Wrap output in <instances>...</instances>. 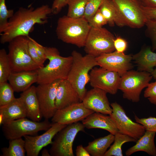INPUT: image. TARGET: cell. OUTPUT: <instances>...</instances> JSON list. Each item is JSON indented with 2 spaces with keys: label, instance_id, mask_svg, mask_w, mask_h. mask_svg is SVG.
I'll list each match as a JSON object with an SVG mask.
<instances>
[{
  "label": "cell",
  "instance_id": "cell-33",
  "mask_svg": "<svg viewBox=\"0 0 156 156\" xmlns=\"http://www.w3.org/2000/svg\"><path fill=\"white\" fill-rule=\"evenodd\" d=\"M105 0H87L83 17L88 22Z\"/></svg>",
  "mask_w": 156,
  "mask_h": 156
},
{
  "label": "cell",
  "instance_id": "cell-22",
  "mask_svg": "<svg viewBox=\"0 0 156 156\" xmlns=\"http://www.w3.org/2000/svg\"><path fill=\"white\" fill-rule=\"evenodd\" d=\"M27 117L25 107L19 98L6 105L0 106V125Z\"/></svg>",
  "mask_w": 156,
  "mask_h": 156
},
{
  "label": "cell",
  "instance_id": "cell-42",
  "mask_svg": "<svg viewBox=\"0 0 156 156\" xmlns=\"http://www.w3.org/2000/svg\"><path fill=\"white\" fill-rule=\"evenodd\" d=\"M37 52L42 60L44 62L47 59L45 54V47H44L33 39Z\"/></svg>",
  "mask_w": 156,
  "mask_h": 156
},
{
  "label": "cell",
  "instance_id": "cell-23",
  "mask_svg": "<svg viewBox=\"0 0 156 156\" xmlns=\"http://www.w3.org/2000/svg\"><path fill=\"white\" fill-rule=\"evenodd\" d=\"M156 133L155 132L146 131L137 141L136 144L126 151V155L129 156L135 152L142 151L150 155L156 156V147L154 142Z\"/></svg>",
  "mask_w": 156,
  "mask_h": 156
},
{
  "label": "cell",
  "instance_id": "cell-35",
  "mask_svg": "<svg viewBox=\"0 0 156 156\" xmlns=\"http://www.w3.org/2000/svg\"><path fill=\"white\" fill-rule=\"evenodd\" d=\"M134 118L136 122L142 125L146 131L156 133V117L150 116L146 118H139L135 115Z\"/></svg>",
  "mask_w": 156,
  "mask_h": 156
},
{
  "label": "cell",
  "instance_id": "cell-45",
  "mask_svg": "<svg viewBox=\"0 0 156 156\" xmlns=\"http://www.w3.org/2000/svg\"><path fill=\"white\" fill-rule=\"evenodd\" d=\"M42 156H51V155L49 153V151L46 149H44L42 150L41 153Z\"/></svg>",
  "mask_w": 156,
  "mask_h": 156
},
{
  "label": "cell",
  "instance_id": "cell-1",
  "mask_svg": "<svg viewBox=\"0 0 156 156\" xmlns=\"http://www.w3.org/2000/svg\"><path fill=\"white\" fill-rule=\"evenodd\" d=\"M52 13L51 8L47 5L35 9L32 7H20L10 18L5 28L0 34L1 44L9 42L16 37L28 36L36 24L47 23L48 16Z\"/></svg>",
  "mask_w": 156,
  "mask_h": 156
},
{
  "label": "cell",
  "instance_id": "cell-36",
  "mask_svg": "<svg viewBox=\"0 0 156 156\" xmlns=\"http://www.w3.org/2000/svg\"><path fill=\"white\" fill-rule=\"evenodd\" d=\"M91 27L99 28L107 24V21L99 9L88 22Z\"/></svg>",
  "mask_w": 156,
  "mask_h": 156
},
{
  "label": "cell",
  "instance_id": "cell-27",
  "mask_svg": "<svg viewBox=\"0 0 156 156\" xmlns=\"http://www.w3.org/2000/svg\"><path fill=\"white\" fill-rule=\"evenodd\" d=\"M135 139L118 132L114 135L113 144L107 150L104 156H122V147L123 144L129 142H136Z\"/></svg>",
  "mask_w": 156,
  "mask_h": 156
},
{
  "label": "cell",
  "instance_id": "cell-28",
  "mask_svg": "<svg viewBox=\"0 0 156 156\" xmlns=\"http://www.w3.org/2000/svg\"><path fill=\"white\" fill-rule=\"evenodd\" d=\"M2 156H25V141L22 138L9 140L8 147L1 148Z\"/></svg>",
  "mask_w": 156,
  "mask_h": 156
},
{
  "label": "cell",
  "instance_id": "cell-25",
  "mask_svg": "<svg viewBox=\"0 0 156 156\" xmlns=\"http://www.w3.org/2000/svg\"><path fill=\"white\" fill-rule=\"evenodd\" d=\"M99 9L111 27L116 24L119 27L126 26V24L112 0H105Z\"/></svg>",
  "mask_w": 156,
  "mask_h": 156
},
{
  "label": "cell",
  "instance_id": "cell-19",
  "mask_svg": "<svg viewBox=\"0 0 156 156\" xmlns=\"http://www.w3.org/2000/svg\"><path fill=\"white\" fill-rule=\"evenodd\" d=\"M19 98L25 107L27 117L32 120L40 122L43 117L36 93V87L31 86L22 92Z\"/></svg>",
  "mask_w": 156,
  "mask_h": 156
},
{
  "label": "cell",
  "instance_id": "cell-34",
  "mask_svg": "<svg viewBox=\"0 0 156 156\" xmlns=\"http://www.w3.org/2000/svg\"><path fill=\"white\" fill-rule=\"evenodd\" d=\"M146 33L150 39L152 44V50H156V20H147Z\"/></svg>",
  "mask_w": 156,
  "mask_h": 156
},
{
  "label": "cell",
  "instance_id": "cell-11",
  "mask_svg": "<svg viewBox=\"0 0 156 156\" xmlns=\"http://www.w3.org/2000/svg\"><path fill=\"white\" fill-rule=\"evenodd\" d=\"M112 109L109 115L114 121L119 132L137 140L146 130L142 125L133 121L126 114L122 107L116 102L110 104Z\"/></svg>",
  "mask_w": 156,
  "mask_h": 156
},
{
  "label": "cell",
  "instance_id": "cell-2",
  "mask_svg": "<svg viewBox=\"0 0 156 156\" xmlns=\"http://www.w3.org/2000/svg\"><path fill=\"white\" fill-rule=\"evenodd\" d=\"M45 54L49 62L37 70L38 84L50 83L56 80L66 79L72 62V57L61 56L54 47H45Z\"/></svg>",
  "mask_w": 156,
  "mask_h": 156
},
{
  "label": "cell",
  "instance_id": "cell-8",
  "mask_svg": "<svg viewBox=\"0 0 156 156\" xmlns=\"http://www.w3.org/2000/svg\"><path fill=\"white\" fill-rule=\"evenodd\" d=\"M52 124L48 119L36 122L25 118L3 125L2 130L6 138L11 140L22 138L26 135H36L40 131L48 130Z\"/></svg>",
  "mask_w": 156,
  "mask_h": 156
},
{
  "label": "cell",
  "instance_id": "cell-43",
  "mask_svg": "<svg viewBox=\"0 0 156 156\" xmlns=\"http://www.w3.org/2000/svg\"><path fill=\"white\" fill-rule=\"evenodd\" d=\"M77 156H90L91 155L82 145H78L76 149Z\"/></svg>",
  "mask_w": 156,
  "mask_h": 156
},
{
  "label": "cell",
  "instance_id": "cell-31",
  "mask_svg": "<svg viewBox=\"0 0 156 156\" xmlns=\"http://www.w3.org/2000/svg\"><path fill=\"white\" fill-rule=\"evenodd\" d=\"M12 87L7 81L0 83V106L9 104L16 98Z\"/></svg>",
  "mask_w": 156,
  "mask_h": 156
},
{
  "label": "cell",
  "instance_id": "cell-10",
  "mask_svg": "<svg viewBox=\"0 0 156 156\" xmlns=\"http://www.w3.org/2000/svg\"><path fill=\"white\" fill-rule=\"evenodd\" d=\"M123 18L126 26L139 28L145 25L147 19L140 0H112Z\"/></svg>",
  "mask_w": 156,
  "mask_h": 156
},
{
  "label": "cell",
  "instance_id": "cell-12",
  "mask_svg": "<svg viewBox=\"0 0 156 156\" xmlns=\"http://www.w3.org/2000/svg\"><path fill=\"white\" fill-rule=\"evenodd\" d=\"M90 86L115 94L118 90L121 76L117 72L102 67H95L89 73Z\"/></svg>",
  "mask_w": 156,
  "mask_h": 156
},
{
  "label": "cell",
  "instance_id": "cell-15",
  "mask_svg": "<svg viewBox=\"0 0 156 156\" xmlns=\"http://www.w3.org/2000/svg\"><path fill=\"white\" fill-rule=\"evenodd\" d=\"M95 58L100 67L116 72L121 77L132 66L131 64L132 56L116 51L103 54Z\"/></svg>",
  "mask_w": 156,
  "mask_h": 156
},
{
  "label": "cell",
  "instance_id": "cell-5",
  "mask_svg": "<svg viewBox=\"0 0 156 156\" xmlns=\"http://www.w3.org/2000/svg\"><path fill=\"white\" fill-rule=\"evenodd\" d=\"M29 37L19 36L9 42L8 55L12 72L35 70L40 67L29 53Z\"/></svg>",
  "mask_w": 156,
  "mask_h": 156
},
{
  "label": "cell",
  "instance_id": "cell-47",
  "mask_svg": "<svg viewBox=\"0 0 156 156\" xmlns=\"http://www.w3.org/2000/svg\"><path fill=\"white\" fill-rule=\"evenodd\" d=\"M53 0L54 1V0Z\"/></svg>",
  "mask_w": 156,
  "mask_h": 156
},
{
  "label": "cell",
  "instance_id": "cell-3",
  "mask_svg": "<svg viewBox=\"0 0 156 156\" xmlns=\"http://www.w3.org/2000/svg\"><path fill=\"white\" fill-rule=\"evenodd\" d=\"M71 55L72 62L66 79L76 91L82 102L87 92L86 86L89 82L90 72L99 65L95 57L90 55L83 56L74 50Z\"/></svg>",
  "mask_w": 156,
  "mask_h": 156
},
{
  "label": "cell",
  "instance_id": "cell-44",
  "mask_svg": "<svg viewBox=\"0 0 156 156\" xmlns=\"http://www.w3.org/2000/svg\"><path fill=\"white\" fill-rule=\"evenodd\" d=\"M144 6L156 8V0H140Z\"/></svg>",
  "mask_w": 156,
  "mask_h": 156
},
{
  "label": "cell",
  "instance_id": "cell-37",
  "mask_svg": "<svg viewBox=\"0 0 156 156\" xmlns=\"http://www.w3.org/2000/svg\"><path fill=\"white\" fill-rule=\"evenodd\" d=\"M28 49L29 55L33 61L40 67L44 66V62L38 55L36 51L33 39L29 37Z\"/></svg>",
  "mask_w": 156,
  "mask_h": 156
},
{
  "label": "cell",
  "instance_id": "cell-24",
  "mask_svg": "<svg viewBox=\"0 0 156 156\" xmlns=\"http://www.w3.org/2000/svg\"><path fill=\"white\" fill-rule=\"evenodd\" d=\"M132 60L140 71L151 74L156 66V53L153 52L151 47H146L133 55Z\"/></svg>",
  "mask_w": 156,
  "mask_h": 156
},
{
  "label": "cell",
  "instance_id": "cell-20",
  "mask_svg": "<svg viewBox=\"0 0 156 156\" xmlns=\"http://www.w3.org/2000/svg\"><path fill=\"white\" fill-rule=\"evenodd\" d=\"M85 128L88 129L99 128L107 131L114 135L118 130L110 116L94 112L82 121Z\"/></svg>",
  "mask_w": 156,
  "mask_h": 156
},
{
  "label": "cell",
  "instance_id": "cell-18",
  "mask_svg": "<svg viewBox=\"0 0 156 156\" xmlns=\"http://www.w3.org/2000/svg\"><path fill=\"white\" fill-rule=\"evenodd\" d=\"M81 102L79 95L70 82L62 79L58 86L55 101L57 109L64 108Z\"/></svg>",
  "mask_w": 156,
  "mask_h": 156
},
{
  "label": "cell",
  "instance_id": "cell-13",
  "mask_svg": "<svg viewBox=\"0 0 156 156\" xmlns=\"http://www.w3.org/2000/svg\"><path fill=\"white\" fill-rule=\"evenodd\" d=\"M62 79L50 83L38 84L36 87V93L43 117L51 118L57 110L55 105L57 92L59 83Z\"/></svg>",
  "mask_w": 156,
  "mask_h": 156
},
{
  "label": "cell",
  "instance_id": "cell-6",
  "mask_svg": "<svg viewBox=\"0 0 156 156\" xmlns=\"http://www.w3.org/2000/svg\"><path fill=\"white\" fill-rule=\"evenodd\" d=\"M153 77L147 72L129 70L121 77L118 89L123 97L133 102H138L142 90L147 87Z\"/></svg>",
  "mask_w": 156,
  "mask_h": 156
},
{
  "label": "cell",
  "instance_id": "cell-17",
  "mask_svg": "<svg viewBox=\"0 0 156 156\" xmlns=\"http://www.w3.org/2000/svg\"><path fill=\"white\" fill-rule=\"evenodd\" d=\"M107 93L101 89L93 88L86 92L81 102L86 108L94 112L110 115L112 109Z\"/></svg>",
  "mask_w": 156,
  "mask_h": 156
},
{
  "label": "cell",
  "instance_id": "cell-40",
  "mask_svg": "<svg viewBox=\"0 0 156 156\" xmlns=\"http://www.w3.org/2000/svg\"><path fill=\"white\" fill-rule=\"evenodd\" d=\"M67 0H55L51 8L52 13L54 14L59 13L62 8L67 5Z\"/></svg>",
  "mask_w": 156,
  "mask_h": 156
},
{
  "label": "cell",
  "instance_id": "cell-30",
  "mask_svg": "<svg viewBox=\"0 0 156 156\" xmlns=\"http://www.w3.org/2000/svg\"><path fill=\"white\" fill-rule=\"evenodd\" d=\"M12 73L8 54L2 49L0 50V83L7 82Z\"/></svg>",
  "mask_w": 156,
  "mask_h": 156
},
{
  "label": "cell",
  "instance_id": "cell-14",
  "mask_svg": "<svg viewBox=\"0 0 156 156\" xmlns=\"http://www.w3.org/2000/svg\"><path fill=\"white\" fill-rule=\"evenodd\" d=\"M67 125L53 122L51 127L42 135L24 136L23 137L27 155L38 156L42 149L48 144H51L52 139Z\"/></svg>",
  "mask_w": 156,
  "mask_h": 156
},
{
  "label": "cell",
  "instance_id": "cell-39",
  "mask_svg": "<svg viewBox=\"0 0 156 156\" xmlns=\"http://www.w3.org/2000/svg\"><path fill=\"white\" fill-rule=\"evenodd\" d=\"M114 46L116 51L119 53H124L127 49V43L125 39L118 37L115 38Z\"/></svg>",
  "mask_w": 156,
  "mask_h": 156
},
{
  "label": "cell",
  "instance_id": "cell-29",
  "mask_svg": "<svg viewBox=\"0 0 156 156\" xmlns=\"http://www.w3.org/2000/svg\"><path fill=\"white\" fill-rule=\"evenodd\" d=\"M87 0H67V16L74 18L83 17Z\"/></svg>",
  "mask_w": 156,
  "mask_h": 156
},
{
  "label": "cell",
  "instance_id": "cell-4",
  "mask_svg": "<svg viewBox=\"0 0 156 156\" xmlns=\"http://www.w3.org/2000/svg\"><path fill=\"white\" fill-rule=\"evenodd\" d=\"M91 27L83 17L74 18L65 15L58 19L56 32L59 39L81 48L85 45Z\"/></svg>",
  "mask_w": 156,
  "mask_h": 156
},
{
  "label": "cell",
  "instance_id": "cell-46",
  "mask_svg": "<svg viewBox=\"0 0 156 156\" xmlns=\"http://www.w3.org/2000/svg\"><path fill=\"white\" fill-rule=\"evenodd\" d=\"M153 77L155 79H156V66L155 67V68L154 69V70L153 72L151 73Z\"/></svg>",
  "mask_w": 156,
  "mask_h": 156
},
{
  "label": "cell",
  "instance_id": "cell-21",
  "mask_svg": "<svg viewBox=\"0 0 156 156\" xmlns=\"http://www.w3.org/2000/svg\"><path fill=\"white\" fill-rule=\"evenodd\" d=\"M38 77L37 70L12 72L8 81L14 92H22L37 83Z\"/></svg>",
  "mask_w": 156,
  "mask_h": 156
},
{
  "label": "cell",
  "instance_id": "cell-9",
  "mask_svg": "<svg viewBox=\"0 0 156 156\" xmlns=\"http://www.w3.org/2000/svg\"><path fill=\"white\" fill-rule=\"evenodd\" d=\"M85 127L79 122L67 125L55 136L49 152L52 156H74L73 146L77 134L84 131Z\"/></svg>",
  "mask_w": 156,
  "mask_h": 156
},
{
  "label": "cell",
  "instance_id": "cell-38",
  "mask_svg": "<svg viewBox=\"0 0 156 156\" xmlns=\"http://www.w3.org/2000/svg\"><path fill=\"white\" fill-rule=\"evenodd\" d=\"M149 84L144 91V96L152 104L156 105V79Z\"/></svg>",
  "mask_w": 156,
  "mask_h": 156
},
{
  "label": "cell",
  "instance_id": "cell-32",
  "mask_svg": "<svg viewBox=\"0 0 156 156\" xmlns=\"http://www.w3.org/2000/svg\"><path fill=\"white\" fill-rule=\"evenodd\" d=\"M13 10L7 9L5 0H0V33H2L8 22V19L14 14Z\"/></svg>",
  "mask_w": 156,
  "mask_h": 156
},
{
  "label": "cell",
  "instance_id": "cell-16",
  "mask_svg": "<svg viewBox=\"0 0 156 156\" xmlns=\"http://www.w3.org/2000/svg\"><path fill=\"white\" fill-rule=\"evenodd\" d=\"M94 112L86 108L81 102L57 110L51 121L53 123L68 125L82 121Z\"/></svg>",
  "mask_w": 156,
  "mask_h": 156
},
{
  "label": "cell",
  "instance_id": "cell-41",
  "mask_svg": "<svg viewBox=\"0 0 156 156\" xmlns=\"http://www.w3.org/2000/svg\"><path fill=\"white\" fill-rule=\"evenodd\" d=\"M142 11L147 20H156V8L142 6Z\"/></svg>",
  "mask_w": 156,
  "mask_h": 156
},
{
  "label": "cell",
  "instance_id": "cell-7",
  "mask_svg": "<svg viewBox=\"0 0 156 156\" xmlns=\"http://www.w3.org/2000/svg\"><path fill=\"white\" fill-rule=\"evenodd\" d=\"M115 38L107 29L101 27H91L87 36L84 50L87 54L95 57L115 50Z\"/></svg>",
  "mask_w": 156,
  "mask_h": 156
},
{
  "label": "cell",
  "instance_id": "cell-26",
  "mask_svg": "<svg viewBox=\"0 0 156 156\" xmlns=\"http://www.w3.org/2000/svg\"><path fill=\"white\" fill-rule=\"evenodd\" d=\"M114 140V135L110 133L89 142L85 148L91 156H104Z\"/></svg>",
  "mask_w": 156,
  "mask_h": 156
}]
</instances>
